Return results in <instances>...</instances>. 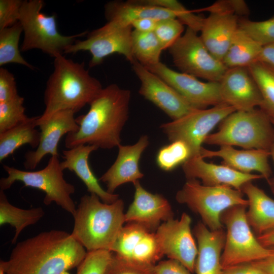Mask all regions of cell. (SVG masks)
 Segmentation results:
<instances>
[{
	"mask_svg": "<svg viewBox=\"0 0 274 274\" xmlns=\"http://www.w3.org/2000/svg\"><path fill=\"white\" fill-rule=\"evenodd\" d=\"M124 206L120 198L107 203L95 194L83 195L73 215L71 234L87 252L110 251L125 222Z\"/></svg>",
	"mask_w": 274,
	"mask_h": 274,
	"instance_id": "obj_4",
	"label": "cell"
},
{
	"mask_svg": "<svg viewBox=\"0 0 274 274\" xmlns=\"http://www.w3.org/2000/svg\"><path fill=\"white\" fill-rule=\"evenodd\" d=\"M131 64L141 82L139 93L172 120L181 118L196 109L175 89L136 60Z\"/></svg>",
	"mask_w": 274,
	"mask_h": 274,
	"instance_id": "obj_16",
	"label": "cell"
},
{
	"mask_svg": "<svg viewBox=\"0 0 274 274\" xmlns=\"http://www.w3.org/2000/svg\"><path fill=\"white\" fill-rule=\"evenodd\" d=\"M153 274H191L181 262L172 259L159 261L152 267Z\"/></svg>",
	"mask_w": 274,
	"mask_h": 274,
	"instance_id": "obj_44",
	"label": "cell"
},
{
	"mask_svg": "<svg viewBox=\"0 0 274 274\" xmlns=\"http://www.w3.org/2000/svg\"><path fill=\"white\" fill-rule=\"evenodd\" d=\"M263 46L238 28L222 62L227 68L249 67L257 61Z\"/></svg>",
	"mask_w": 274,
	"mask_h": 274,
	"instance_id": "obj_29",
	"label": "cell"
},
{
	"mask_svg": "<svg viewBox=\"0 0 274 274\" xmlns=\"http://www.w3.org/2000/svg\"><path fill=\"white\" fill-rule=\"evenodd\" d=\"M23 32L19 21L11 26L0 29V66L17 63L34 70L35 67L22 57L19 49L20 36Z\"/></svg>",
	"mask_w": 274,
	"mask_h": 274,
	"instance_id": "obj_32",
	"label": "cell"
},
{
	"mask_svg": "<svg viewBox=\"0 0 274 274\" xmlns=\"http://www.w3.org/2000/svg\"><path fill=\"white\" fill-rule=\"evenodd\" d=\"M182 168L187 180L199 179L206 186H228L239 191L246 183L263 178L260 174L244 173L222 164L207 162L200 155L189 158Z\"/></svg>",
	"mask_w": 274,
	"mask_h": 274,
	"instance_id": "obj_20",
	"label": "cell"
},
{
	"mask_svg": "<svg viewBox=\"0 0 274 274\" xmlns=\"http://www.w3.org/2000/svg\"><path fill=\"white\" fill-rule=\"evenodd\" d=\"M211 13H227L245 16L249 14L250 10L246 3L243 0H220L212 5L197 11Z\"/></svg>",
	"mask_w": 274,
	"mask_h": 274,
	"instance_id": "obj_41",
	"label": "cell"
},
{
	"mask_svg": "<svg viewBox=\"0 0 274 274\" xmlns=\"http://www.w3.org/2000/svg\"><path fill=\"white\" fill-rule=\"evenodd\" d=\"M270 156L271 157L274 163V139L272 143L271 146L269 150ZM268 183L270 185L272 191L274 192V178L272 180H269Z\"/></svg>",
	"mask_w": 274,
	"mask_h": 274,
	"instance_id": "obj_50",
	"label": "cell"
},
{
	"mask_svg": "<svg viewBox=\"0 0 274 274\" xmlns=\"http://www.w3.org/2000/svg\"><path fill=\"white\" fill-rule=\"evenodd\" d=\"M142 2L166 8L173 11L180 21L187 27L198 32L200 31L205 18L193 13V11L187 10L181 3L175 0H141Z\"/></svg>",
	"mask_w": 274,
	"mask_h": 274,
	"instance_id": "obj_37",
	"label": "cell"
},
{
	"mask_svg": "<svg viewBox=\"0 0 274 274\" xmlns=\"http://www.w3.org/2000/svg\"><path fill=\"white\" fill-rule=\"evenodd\" d=\"M102 88L99 81L85 68L84 62H75L63 55L54 58V70L44 92L45 108L36 120L37 126L56 112H78L89 105Z\"/></svg>",
	"mask_w": 274,
	"mask_h": 274,
	"instance_id": "obj_3",
	"label": "cell"
},
{
	"mask_svg": "<svg viewBox=\"0 0 274 274\" xmlns=\"http://www.w3.org/2000/svg\"><path fill=\"white\" fill-rule=\"evenodd\" d=\"M24 98L19 96L12 100L0 102V133L26 121Z\"/></svg>",
	"mask_w": 274,
	"mask_h": 274,
	"instance_id": "obj_36",
	"label": "cell"
},
{
	"mask_svg": "<svg viewBox=\"0 0 274 274\" xmlns=\"http://www.w3.org/2000/svg\"><path fill=\"white\" fill-rule=\"evenodd\" d=\"M19 96L14 76L7 69L0 68V102L8 101Z\"/></svg>",
	"mask_w": 274,
	"mask_h": 274,
	"instance_id": "obj_43",
	"label": "cell"
},
{
	"mask_svg": "<svg viewBox=\"0 0 274 274\" xmlns=\"http://www.w3.org/2000/svg\"><path fill=\"white\" fill-rule=\"evenodd\" d=\"M191 224L190 216L183 213L179 219L172 218L162 222L155 233L163 255L179 261L193 273L198 249Z\"/></svg>",
	"mask_w": 274,
	"mask_h": 274,
	"instance_id": "obj_14",
	"label": "cell"
},
{
	"mask_svg": "<svg viewBox=\"0 0 274 274\" xmlns=\"http://www.w3.org/2000/svg\"><path fill=\"white\" fill-rule=\"evenodd\" d=\"M259 243L264 247L274 246V227L257 237Z\"/></svg>",
	"mask_w": 274,
	"mask_h": 274,
	"instance_id": "obj_49",
	"label": "cell"
},
{
	"mask_svg": "<svg viewBox=\"0 0 274 274\" xmlns=\"http://www.w3.org/2000/svg\"><path fill=\"white\" fill-rule=\"evenodd\" d=\"M220 274H265L251 263H242L223 268Z\"/></svg>",
	"mask_w": 274,
	"mask_h": 274,
	"instance_id": "obj_45",
	"label": "cell"
},
{
	"mask_svg": "<svg viewBox=\"0 0 274 274\" xmlns=\"http://www.w3.org/2000/svg\"><path fill=\"white\" fill-rule=\"evenodd\" d=\"M248 206L236 205L225 210L221 222L226 227L225 242L221 257L222 268L264 259L271 252L255 237L246 218Z\"/></svg>",
	"mask_w": 274,
	"mask_h": 274,
	"instance_id": "obj_9",
	"label": "cell"
},
{
	"mask_svg": "<svg viewBox=\"0 0 274 274\" xmlns=\"http://www.w3.org/2000/svg\"><path fill=\"white\" fill-rule=\"evenodd\" d=\"M44 6L43 0L23 1L19 20L24 33L20 51L39 49L55 58L63 55L67 47L88 32L85 31L71 36L61 35L57 28L56 15L48 16L42 13Z\"/></svg>",
	"mask_w": 274,
	"mask_h": 274,
	"instance_id": "obj_6",
	"label": "cell"
},
{
	"mask_svg": "<svg viewBox=\"0 0 274 274\" xmlns=\"http://www.w3.org/2000/svg\"><path fill=\"white\" fill-rule=\"evenodd\" d=\"M22 0H0V29L12 26L19 20Z\"/></svg>",
	"mask_w": 274,
	"mask_h": 274,
	"instance_id": "obj_42",
	"label": "cell"
},
{
	"mask_svg": "<svg viewBox=\"0 0 274 274\" xmlns=\"http://www.w3.org/2000/svg\"><path fill=\"white\" fill-rule=\"evenodd\" d=\"M176 199L198 214L211 230L223 228L220 218L225 210L236 205H249L242 191L228 186H206L197 179L187 180L177 192Z\"/></svg>",
	"mask_w": 274,
	"mask_h": 274,
	"instance_id": "obj_7",
	"label": "cell"
},
{
	"mask_svg": "<svg viewBox=\"0 0 274 274\" xmlns=\"http://www.w3.org/2000/svg\"><path fill=\"white\" fill-rule=\"evenodd\" d=\"M71 233L51 230L18 243L7 260L0 261V274H70L87 254Z\"/></svg>",
	"mask_w": 274,
	"mask_h": 274,
	"instance_id": "obj_1",
	"label": "cell"
},
{
	"mask_svg": "<svg viewBox=\"0 0 274 274\" xmlns=\"http://www.w3.org/2000/svg\"><path fill=\"white\" fill-rule=\"evenodd\" d=\"M153 266L137 264L126 261L113 253L106 274H153Z\"/></svg>",
	"mask_w": 274,
	"mask_h": 274,
	"instance_id": "obj_40",
	"label": "cell"
},
{
	"mask_svg": "<svg viewBox=\"0 0 274 274\" xmlns=\"http://www.w3.org/2000/svg\"><path fill=\"white\" fill-rule=\"evenodd\" d=\"M75 114L72 110L59 111L38 124L41 130L40 143L34 151L25 154L23 165L25 169H35L47 154L59 156L57 146L60 139L64 134L76 132L79 129Z\"/></svg>",
	"mask_w": 274,
	"mask_h": 274,
	"instance_id": "obj_17",
	"label": "cell"
},
{
	"mask_svg": "<svg viewBox=\"0 0 274 274\" xmlns=\"http://www.w3.org/2000/svg\"><path fill=\"white\" fill-rule=\"evenodd\" d=\"M168 49L181 73L208 82H219L228 68L209 52L197 32L188 27Z\"/></svg>",
	"mask_w": 274,
	"mask_h": 274,
	"instance_id": "obj_10",
	"label": "cell"
},
{
	"mask_svg": "<svg viewBox=\"0 0 274 274\" xmlns=\"http://www.w3.org/2000/svg\"><path fill=\"white\" fill-rule=\"evenodd\" d=\"M97 149L94 146L81 145L64 150L62 156L64 160L60 162L61 166L63 170L67 169L74 172L84 183L88 192L97 195L104 202L112 203L119 199V195L110 193L101 187L89 164V155Z\"/></svg>",
	"mask_w": 274,
	"mask_h": 274,
	"instance_id": "obj_25",
	"label": "cell"
},
{
	"mask_svg": "<svg viewBox=\"0 0 274 274\" xmlns=\"http://www.w3.org/2000/svg\"><path fill=\"white\" fill-rule=\"evenodd\" d=\"M190 157L191 153L188 146L181 141H176L158 150L156 161L160 168L168 172L182 165Z\"/></svg>",
	"mask_w": 274,
	"mask_h": 274,
	"instance_id": "obj_34",
	"label": "cell"
},
{
	"mask_svg": "<svg viewBox=\"0 0 274 274\" xmlns=\"http://www.w3.org/2000/svg\"><path fill=\"white\" fill-rule=\"evenodd\" d=\"M132 28L131 25L108 21L104 26L88 32L86 39L77 40L65 49L64 54L89 51L91 55L90 67L100 64L105 58L114 53L123 55L131 64L136 60L132 50Z\"/></svg>",
	"mask_w": 274,
	"mask_h": 274,
	"instance_id": "obj_12",
	"label": "cell"
},
{
	"mask_svg": "<svg viewBox=\"0 0 274 274\" xmlns=\"http://www.w3.org/2000/svg\"><path fill=\"white\" fill-rule=\"evenodd\" d=\"M241 191L249 202L246 218L258 235L274 227V200L252 182L246 183Z\"/></svg>",
	"mask_w": 274,
	"mask_h": 274,
	"instance_id": "obj_27",
	"label": "cell"
},
{
	"mask_svg": "<svg viewBox=\"0 0 274 274\" xmlns=\"http://www.w3.org/2000/svg\"><path fill=\"white\" fill-rule=\"evenodd\" d=\"M130 91L116 84L103 88L90 103L88 112L76 118L79 129L67 134L65 147L81 145L111 149L121 144L122 130L129 117Z\"/></svg>",
	"mask_w": 274,
	"mask_h": 274,
	"instance_id": "obj_2",
	"label": "cell"
},
{
	"mask_svg": "<svg viewBox=\"0 0 274 274\" xmlns=\"http://www.w3.org/2000/svg\"><path fill=\"white\" fill-rule=\"evenodd\" d=\"M104 9L108 21L124 26L131 25L134 21L146 18L158 20L177 18L173 11L165 8L144 3L141 0L113 1L108 2Z\"/></svg>",
	"mask_w": 274,
	"mask_h": 274,
	"instance_id": "obj_26",
	"label": "cell"
},
{
	"mask_svg": "<svg viewBox=\"0 0 274 274\" xmlns=\"http://www.w3.org/2000/svg\"><path fill=\"white\" fill-rule=\"evenodd\" d=\"M200 155L204 158L218 157L222 159V164L234 170L250 174L252 172L260 173L268 182L271 170L268 159L269 150L263 149L237 150L232 146H223L217 151L208 150L202 147Z\"/></svg>",
	"mask_w": 274,
	"mask_h": 274,
	"instance_id": "obj_22",
	"label": "cell"
},
{
	"mask_svg": "<svg viewBox=\"0 0 274 274\" xmlns=\"http://www.w3.org/2000/svg\"><path fill=\"white\" fill-rule=\"evenodd\" d=\"M235 111L233 107L224 103L209 109H195L181 118L162 124L160 128L170 142H184L191 158L200 155L202 144L210 132Z\"/></svg>",
	"mask_w": 274,
	"mask_h": 274,
	"instance_id": "obj_11",
	"label": "cell"
},
{
	"mask_svg": "<svg viewBox=\"0 0 274 274\" xmlns=\"http://www.w3.org/2000/svg\"><path fill=\"white\" fill-rule=\"evenodd\" d=\"M59 157L51 156L47 165L37 171H28L3 165L7 173L6 178L0 180V190L9 189L16 182H22L25 187H30L44 191V203L48 206L55 202L66 212L73 215L76 207L71 197L75 192V186L64 178L63 170Z\"/></svg>",
	"mask_w": 274,
	"mask_h": 274,
	"instance_id": "obj_8",
	"label": "cell"
},
{
	"mask_svg": "<svg viewBox=\"0 0 274 274\" xmlns=\"http://www.w3.org/2000/svg\"><path fill=\"white\" fill-rule=\"evenodd\" d=\"M224 103L236 111H248L262 105V98L247 67L228 68L219 82Z\"/></svg>",
	"mask_w": 274,
	"mask_h": 274,
	"instance_id": "obj_18",
	"label": "cell"
},
{
	"mask_svg": "<svg viewBox=\"0 0 274 274\" xmlns=\"http://www.w3.org/2000/svg\"><path fill=\"white\" fill-rule=\"evenodd\" d=\"M248 67L262 98L260 109L274 116V67L258 61Z\"/></svg>",
	"mask_w": 274,
	"mask_h": 274,
	"instance_id": "obj_33",
	"label": "cell"
},
{
	"mask_svg": "<svg viewBox=\"0 0 274 274\" xmlns=\"http://www.w3.org/2000/svg\"><path fill=\"white\" fill-rule=\"evenodd\" d=\"M131 43L135 59L143 66L153 65L160 62L163 49L154 32H143L134 29Z\"/></svg>",
	"mask_w": 274,
	"mask_h": 274,
	"instance_id": "obj_31",
	"label": "cell"
},
{
	"mask_svg": "<svg viewBox=\"0 0 274 274\" xmlns=\"http://www.w3.org/2000/svg\"><path fill=\"white\" fill-rule=\"evenodd\" d=\"M113 253L107 250L87 252L78 266L77 274H106Z\"/></svg>",
	"mask_w": 274,
	"mask_h": 274,
	"instance_id": "obj_38",
	"label": "cell"
},
{
	"mask_svg": "<svg viewBox=\"0 0 274 274\" xmlns=\"http://www.w3.org/2000/svg\"><path fill=\"white\" fill-rule=\"evenodd\" d=\"M237 15L227 13H211L205 18L200 36L209 52L222 62L238 28Z\"/></svg>",
	"mask_w": 274,
	"mask_h": 274,
	"instance_id": "obj_23",
	"label": "cell"
},
{
	"mask_svg": "<svg viewBox=\"0 0 274 274\" xmlns=\"http://www.w3.org/2000/svg\"><path fill=\"white\" fill-rule=\"evenodd\" d=\"M193 233L197 242L198 254L195 272L196 274H220L221 253L226 237L222 229L211 230L202 222L195 226Z\"/></svg>",
	"mask_w": 274,
	"mask_h": 274,
	"instance_id": "obj_24",
	"label": "cell"
},
{
	"mask_svg": "<svg viewBox=\"0 0 274 274\" xmlns=\"http://www.w3.org/2000/svg\"><path fill=\"white\" fill-rule=\"evenodd\" d=\"M274 67V43L262 47L258 60Z\"/></svg>",
	"mask_w": 274,
	"mask_h": 274,
	"instance_id": "obj_48",
	"label": "cell"
},
{
	"mask_svg": "<svg viewBox=\"0 0 274 274\" xmlns=\"http://www.w3.org/2000/svg\"><path fill=\"white\" fill-rule=\"evenodd\" d=\"M45 215L41 207L30 209L17 208L9 202L4 191L0 190V225L9 224L15 229L11 243L15 244L26 227L37 223Z\"/></svg>",
	"mask_w": 274,
	"mask_h": 274,
	"instance_id": "obj_30",
	"label": "cell"
},
{
	"mask_svg": "<svg viewBox=\"0 0 274 274\" xmlns=\"http://www.w3.org/2000/svg\"><path fill=\"white\" fill-rule=\"evenodd\" d=\"M184 24L177 18L158 20L154 32L163 50L168 49L182 35Z\"/></svg>",
	"mask_w": 274,
	"mask_h": 274,
	"instance_id": "obj_39",
	"label": "cell"
},
{
	"mask_svg": "<svg viewBox=\"0 0 274 274\" xmlns=\"http://www.w3.org/2000/svg\"><path fill=\"white\" fill-rule=\"evenodd\" d=\"M110 251L123 260L149 266L164 256L155 232L135 222L123 226Z\"/></svg>",
	"mask_w": 274,
	"mask_h": 274,
	"instance_id": "obj_13",
	"label": "cell"
},
{
	"mask_svg": "<svg viewBox=\"0 0 274 274\" xmlns=\"http://www.w3.org/2000/svg\"><path fill=\"white\" fill-rule=\"evenodd\" d=\"M149 145L148 136L143 135L133 145L120 144L118 146L116 159L98 179L106 185L107 192L113 194L122 184L130 182L133 184L144 177L139 168V161Z\"/></svg>",
	"mask_w": 274,
	"mask_h": 274,
	"instance_id": "obj_21",
	"label": "cell"
},
{
	"mask_svg": "<svg viewBox=\"0 0 274 274\" xmlns=\"http://www.w3.org/2000/svg\"><path fill=\"white\" fill-rule=\"evenodd\" d=\"M133 200L124 214L125 222H135L155 232L161 224L174 218L171 206L162 195L146 190L139 181L133 183Z\"/></svg>",
	"mask_w": 274,
	"mask_h": 274,
	"instance_id": "obj_19",
	"label": "cell"
},
{
	"mask_svg": "<svg viewBox=\"0 0 274 274\" xmlns=\"http://www.w3.org/2000/svg\"><path fill=\"white\" fill-rule=\"evenodd\" d=\"M271 252L267 257L250 262L265 274H274V246L270 247Z\"/></svg>",
	"mask_w": 274,
	"mask_h": 274,
	"instance_id": "obj_46",
	"label": "cell"
},
{
	"mask_svg": "<svg viewBox=\"0 0 274 274\" xmlns=\"http://www.w3.org/2000/svg\"><path fill=\"white\" fill-rule=\"evenodd\" d=\"M158 20L146 18L134 21L131 24L134 30L143 32H153Z\"/></svg>",
	"mask_w": 274,
	"mask_h": 274,
	"instance_id": "obj_47",
	"label": "cell"
},
{
	"mask_svg": "<svg viewBox=\"0 0 274 274\" xmlns=\"http://www.w3.org/2000/svg\"><path fill=\"white\" fill-rule=\"evenodd\" d=\"M146 67L175 89L196 109L224 103L219 82H201L195 77L173 70L161 61Z\"/></svg>",
	"mask_w": 274,
	"mask_h": 274,
	"instance_id": "obj_15",
	"label": "cell"
},
{
	"mask_svg": "<svg viewBox=\"0 0 274 274\" xmlns=\"http://www.w3.org/2000/svg\"><path fill=\"white\" fill-rule=\"evenodd\" d=\"M238 28L263 47L274 43V16L259 21L239 18Z\"/></svg>",
	"mask_w": 274,
	"mask_h": 274,
	"instance_id": "obj_35",
	"label": "cell"
},
{
	"mask_svg": "<svg viewBox=\"0 0 274 274\" xmlns=\"http://www.w3.org/2000/svg\"><path fill=\"white\" fill-rule=\"evenodd\" d=\"M38 117H29L26 121L0 133L1 162L23 145L28 144L35 149L38 148L41 138V132L36 129Z\"/></svg>",
	"mask_w": 274,
	"mask_h": 274,
	"instance_id": "obj_28",
	"label": "cell"
},
{
	"mask_svg": "<svg viewBox=\"0 0 274 274\" xmlns=\"http://www.w3.org/2000/svg\"><path fill=\"white\" fill-rule=\"evenodd\" d=\"M269 118H270V121H271L272 124L274 126V116L269 115Z\"/></svg>",
	"mask_w": 274,
	"mask_h": 274,
	"instance_id": "obj_51",
	"label": "cell"
},
{
	"mask_svg": "<svg viewBox=\"0 0 274 274\" xmlns=\"http://www.w3.org/2000/svg\"><path fill=\"white\" fill-rule=\"evenodd\" d=\"M219 124V130L209 134L203 143L269 150L274 139V128L269 116L260 108L236 111Z\"/></svg>",
	"mask_w": 274,
	"mask_h": 274,
	"instance_id": "obj_5",
	"label": "cell"
}]
</instances>
